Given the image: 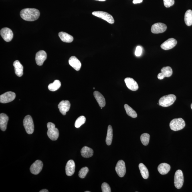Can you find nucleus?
Returning a JSON list of instances; mask_svg holds the SVG:
<instances>
[{"label": "nucleus", "instance_id": "f257e3e1", "mask_svg": "<svg viewBox=\"0 0 192 192\" xmlns=\"http://www.w3.org/2000/svg\"><path fill=\"white\" fill-rule=\"evenodd\" d=\"M20 15L22 18L25 20L33 21L39 18L40 15V12L37 9L26 8L21 11Z\"/></svg>", "mask_w": 192, "mask_h": 192}, {"label": "nucleus", "instance_id": "f03ea898", "mask_svg": "<svg viewBox=\"0 0 192 192\" xmlns=\"http://www.w3.org/2000/svg\"><path fill=\"white\" fill-rule=\"evenodd\" d=\"M177 97L174 94H169L164 96L160 99L159 101V105L164 107L171 106L175 102Z\"/></svg>", "mask_w": 192, "mask_h": 192}, {"label": "nucleus", "instance_id": "7ed1b4c3", "mask_svg": "<svg viewBox=\"0 0 192 192\" xmlns=\"http://www.w3.org/2000/svg\"><path fill=\"white\" fill-rule=\"evenodd\" d=\"M48 131L47 134L51 140H56L58 139L59 136V131L55 127V124L52 122H48L47 124Z\"/></svg>", "mask_w": 192, "mask_h": 192}, {"label": "nucleus", "instance_id": "20e7f679", "mask_svg": "<svg viewBox=\"0 0 192 192\" xmlns=\"http://www.w3.org/2000/svg\"><path fill=\"white\" fill-rule=\"evenodd\" d=\"M170 127L174 131H178L183 129L185 126V123L183 118L174 119L170 123Z\"/></svg>", "mask_w": 192, "mask_h": 192}, {"label": "nucleus", "instance_id": "39448f33", "mask_svg": "<svg viewBox=\"0 0 192 192\" xmlns=\"http://www.w3.org/2000/svg\"><path fill=\"white\" fill-rule=\"evenodd\" d=\"M23 124L27 133L28 134H33L34 130V126L31 116H26L23 120Z\"/></svg>", "mask_w": 192, "mask_h": 192}, {"label": "nucleus", "instance_id": "423d86ee", "mask_svg": "<svg viewBox=\"0 0 192 192\" xmlns=\"http://www.w3.org/2000/svg\"><path fill=\"white\" fill-rule=\"evenodd\" d=\"M92 14L104 20L107 21L110 24H113L114 23V20L112 15L109 14L108 13L102 11H96L93 12Z\"/></svg>", "mask_w": 192, "mask_h": 192}, {"label": "nucleus", "instance_id": "0eeeda50", "mask_svg": "<svg viewBox=\"0 0 192 192\" xmlns=\"http://www.w3.org/2000/svg\"><path fill=\"white\" fill-rule=\"evenodd\" d=\"M184 181L183 172L181 170H178L175 172L174 178V184L175 187L178 189L181 188Z\"/></svg>", "mask_w": 192, "mask_h": 192}, {"label": "nucleus", "instance_id": "6e6552de", "mask_svg": "<svg viewBox=\"0 0 192 192\" xmlns=\"http://www.w3.org/2000/svg\"><path fill=\"white\" fill-rule=\"evenodd\" d=\"M15 97L16 94L14 93L7 92L0 96V102L2 103H7L13 101Z\"/></svg>", "mask_w": 192, "mask_h": 192}, {"label": "nucleus", "instance_id": "1a4fd4ad", "mask_svg": "<svg viewBox=\"0 0 192 192\" xmlns=\"http://www.w3.org/2000/svg\"><path fill=\"white\" fill-rule=\"evenodd\" d=\"M0 33L4 40L6 42H10L13 38V32L11 29L8 27H5L2 29L0 31Z\"/></svg>", "mask_w": 192, "mask_h": 192}, {"label": "nucleus", "instance_id": "9d476101", "mask_svg": "<svg viewBox=\"0 0 192 192\" xmlns=\"http://www.w3.org/2000/svg\"><path fill=\"white\" fill-rule=\"evenodd\" d=\"M115 170L119 177H124L126 173L125 164L123 160L119 161L115 167Z\"/></svg>", "mask_w": 192, "mask_h": 192}, {"label": "nucleus", "instance_id": "9b49d317", "mask_svg": "<svg viewBox=\"0 0 192 192\" xmlns=\"http://www.w3.org/2000/svg\"><path fill=\"white\" fill-rule=\"evenodd\" d=\"M43 164L40 160H37L34 163L32 164L30 168V171L31 173L34 175H37L42 171Z\"/></svg>", "mask_w": 192, "mask_h": 192}, {"label": "nucleus", "instance_id": "f8f14e48", "mask_svg": "<svg viewBox=\"0 0 192 192\" xmlns=\"http://www.w3.org/2000/svg\"><path fill=\"white\" fill-rule=\"evenodd\" d=\"M167 29V26L165 24L162 23L154 24L152 26L151 31L153 33H161L165 32Z\"/></svg>", "mask_w": 192, "mask_h": 192}, {"label": "nucleus", "instance_id": "ddd939ff", "mask_svg": "<svg viewBox=\"0 0 192 192\" xmlns=\"http://www.w3.org/2000/svg\"><path fill=\"white\" fill-rule=\"evenodd\" d=\"M47 57V53L45 51H39L36 55L35 60L37 64L39 66H42L44 61L46 60Z\"/></svg>", "mask_w": 192, "mask_h": 192}, {"label": "nucleus", "instance_id": "4468645a", "mask_svg": "<svg viewBox=\"0 0 192 192\" xmlns=\"http://www.w3.org/2000/svg\"><path fill=\"white\" fill-rule=\"evenodd\" d=\"M71 104L68 100H62L58 105L59 111L63 115H65L70 108Z\"/></svg>", "mask_w": 192, "mask_h": 192}, {"label": "nucleus", "instance_id": "2eb2a0df", "mask_svg": "<svg viewBox=\"0 0 192 192\" xmlns=\"http://www.w3.org/2000/svg\"><path fill=\"white\" fill-rule=\"evenodd\" d=\"M177 41L174 38L167 39L161 45V48L165 50H169L174 48L177 44Z\"/></svg>", "mask_w": 192, "mask_h": 192}, {"label": "nucleus", "instance_id": "dca6fc26", "mask_svg": "<svg viewBox=\"0 0 192 192\" xmlns=\"http://www.w3.org/2000/svg\"><path fill=\"white\" fill-rule=\"evenodd\" d=\"M126 86L129 90L134 91L137 90L138 89L137 83L133 78H126L124 79Z\"/></svg>", "mask_w": 192, "mask_h": 192}, {"label": "nucleus", "instance_id": "f3484780", "mask_svg": "<svg viewBox=\"0 0 192 192\" xmlns=\"http://www.w3.org/2000/svg\"><path fill=\"white\" fill-rule=\"evenodd\" d=\"M75 167V162L73 160H69L67 162L66 166V175L68 176L72 175L74 173Z\"/></svg>", "mask_w": 192, "mask_h": 192}, {"label": "nucleus", "instance_id": "a211bd4d", "mask_svg": "<svg viewBox=\"0 0 192 192\" xmlns=\"http://www.w3.org/2000/svg\"><path fill=\"white\" fill-rule=\"evenodd\" d=\"M69 63L74 70L77 71H80L82 66L81 63L76 57H71L69 59Z\"/></svg>", "mask_w": 192, "mask_h": 192}, {"label": "nucleus", "instance_id": "6ab92c4d", "mask_svg": "<svg viewBox=\"0 0 192 192\" xmlns=\"http://www.w3.org/2000/svg\"><path fill=\"white\" fill-rule=\"evenodd\" d=\"M9 118L6 114L1 113L0 114V128L3 131L7 129V125Z\"/></svg>", "mask_w": 192, "mask_h": 192}, {"label": "nucleus", "instance_id": "aec40b11", "mask_svg": "<svg viewBox=\"0 0 192 192\" xmlns=\"http://www.w3.org/2000/svg\"><path fill=\"white\" fill-rule=\"evenodd\" d=\"M94 96L101 108L104 107L105 105V100L103 95L98 91H95Z\"/></svg>", "mask_w": 192, "mask_h": 192}, {"label": "nucleus", "instance_id": "412c9836", "mask_svg": "<svg viewBox=\"0 0 192 192\" xmlns=\"http://www.w3.org/2000/svg\"><path fill=\"white\" fill-rule=\"evenodd\" d=\"M14 67L15 74L19 77H21L23 74V67L19 61L16 60L13 63Z\"/></svg>", "mask_w": 192, "mask_h": 192}, {"label": "nucleus", "instance_id": "4be33fe9", "mask_svg": "<svg viewBox=\"0 0 192 192\" xmlns=\"http://www.w3.org/2000/svg\"><path fill=\"white\" fill-rule=\"evenodd\" d=\"M171 166L167 163H162L158 166V170L159 173L162 175H165L169 172Z\"/></svg>", "mask_w": 192, "mask_h": 192}, {"label": "nucleus", "instance_id": "5701e85b", "mask_svg": "<svg viewBox=\"0 0 192 192\" xmlns=\"http://www.w3.org/2000/svg\"><path fill=\"white\" fill-rule=\"evenodd\" d=\"M59 36L63 42L67 43L72 42L74 40V37L67 33L61 32L59 33Z\"/></svg>", "mask_w": 192, "mask_h": 192}, {"label": "nucleus", "instance_id": "b1692460", "mask_svg": "<svg viewBox=\"0 0 192 192\" xmlns=\"http://www.w3.org/2000/svg\"><path fill=\"white\" fill-rule=\"evenodd\" d=\"M93 150L90 147L84 146L81 150V155L83 157L89 158L92 157L93 155Z\"/></svg>", "mask_w": 192, "mask_h": 192}, {"label": "nucleus", "instance_id": "393cba45", "mask_svg": "<svg viewBox=\"0 0 192 192\" xmlns=\"http://www.w3.org/2000/svg\"><path fill=\"white\" fill-rule=\"evenodd\" d=\"M139 168L142 177L144 179H147L149 177V172L146 166L142 163L139 164Z\"/></svg>", "mask_w": 192, "mask_h": 192}, {"label": "nucleus", "instance_id": "a878e982", "mask_svg": "<svg viewBox=\"0 0 192 192\" xmlns=\"http://www.w3.org/2000/svg\"><path fill=\"white\" fill-rule=\"evenodd\" d=\"M113 138V130L112 126L109 125L108 127L107 134L106 139V142L107 145L111 144Z\"/></svg>", "mask_w": 192, "mask_h": 192}, {"label": "nucleus", "instance_id": "bb28decb", "mask_svg": "<svg viewBox=\"0 0 192 192\" xmlns=\"http://www.w3.org/2000/svg\"><path fill=\"white\" fill-rule=\"evenodd\" d=\"M184 20L186 24L188 26L192 25V11L191 10H188L186 12Z\"/></svg>", "mask_w": 192, "mask_h": 192}, {"label": "nucleus", "instance_id": "cd10ccee", "mask_svg": "<svg viewBox=\"0 0 192 192\" xmlns=\"http://www.w3.org/2000/svg\"><path fill=\"white\" fill-rule=\"evenodd\" d=\"M124 108L125 109L127 114L128 116L134 118L137 117V115L136 112L128 105L126 104L124 105Z\"/></svg>", "mask_w": 192, "mask_h": 192}, {"label": "nucleus", "instance_id": "c85d7f7f", "mask_svg": "<svg viewBox=\"0 0 192 192\" xmlns=\"http://www.w3.org/2000/svg\"><path fill=\"white\" fill-rule=\"evenodd\" d=\"M61 86V83L60 81L56 80L54 81L52 83H51L49 85V90L52 92H54L59 88Z\"/></svg>", "mask_w": 192, "mask_h": 192}, {"label": "nucleus", "instance_id": "c756f323", "mask_svg": "<svg viewBox=\"0 0 192 192\" xmlns=\"http://www.w3.org/2000/svg\"><path fill=\"white\" fill-rule=\"evenodd\" d=\"M161 73L164 77H169L173 74V71L169 66L164 67L161 70Z\"/></svg>", "mask_w": 192, "mask_h": 192}, {"label": "nucleus", "instance_id": "7c9ffc66", "mask_svg": "<svg viewBox=\"0 0 192 192\" xmlns=\"http://www.w3.org/2000/svg\"><path fill=\"white\" fill-rule=\"evenodd\" d=\"M140 138L142 144L144 146H147L149 143L150 135L147 133L142 134L140 136Z\"/></svg>", "mask_w": 192, "mask_h": 192}, {"label": "nucleus", "instance_id": "2f4dec72", "mask_svg": "<svg viewBox=\"0 0 192 192\" xmlns=\"http://www.w3.org/2000/svg\"><path fill=\"white\" fill-rule=\"evenodd\" d=\"M86 121V118L83 116H81L77 119L75 123V126L77 128H79Z\"/></svg>", "mask_w": 192, "mask_h": 192}, {"label": "nucleus", "instance_id": "473e14b6", "mask_svg": "<svg viewBox=\"0 0 192 192\" xmlns=\"http://www.w3.org/2000/svg\"><path fill=\"white\" fill-rule=\"evenodd\" d=\"M88 172L89 169L88 167H84L82 168L79 172V177L82 179H83L86 177Z\"/></svg>", "mask_w": 192, "mask_h": 192}, {"label": "nucleus", "instance_id": "72a5a7b5", "mask_svg": "<svg viewBox=\"0 0 192 192\" xmlns=\"http://www.w3.org/2000/svg\"><path fill=\"white\" fill-rule=\"evenodd\" d=\"M102 192H111V190L110 186L108 183H104L102 185Z\"/></svg>", "mask_w": 192, "mask_h": 192}, {"label": "nucleus", "instance_id": "f704fd0d", "mask_svg": "<svg viewBox=\"0 0 192 192\" xmlns=\"http://www.w3.org/2000/svg\"><path fill=\"white\" fill-rule=\"evenodd\" d=\"M164 5L166 8H169L175 4V0H163Z\"/></svg>", "mask_w": 192, "mask_h": 192}, {"label": "nucleus", "instance_id": "c9c22d12", "mask_svg": "<svg viewBox=\"0 0 192 192\" xmlns=\"http://www.w3.org/2000/svg\"><path fill=\"white\" fill-rule=\"evenodd\" d=\"M142 48L140 46H138L136 47L135 54L136 56L139 57L141 55L142 53Z\"/></svg>", "mask_w": 192, "mask_h": 192}, {"label": "nucleus", "instance_id": "e433bc0d", "mask_svg": "<svg viewBox=\"0 0 192 192\" xmlns=\"http://www.w3.org/2000/svg\"><path fill=\"white\" fill-rule=\"evenodd\" d=\"M157 77L158 79L160 80H163V79L165 78L161 73H159V74H158Z\"/></svg>", "mask_w": 192, "mask_h": 192}, {"label": "nucleus", "instance_id": "4c0bfd02", "mask_svg": "<svg viewBox=\"0 0 192 192\" xmlns=\"http://www.w3.org/2000/svg\"><path fill=\"white\" fill-rule=\"evenodd\" d=\"M143 0H134L133 3L134 4H136L142 3Z\"/></svg>", "mask_w": 192, "mask_h": 192}, {"label": "nucleus", "instance_id": "58836bf2", "mask_svg": "<svg viewBox=\"0 0 192 192\" xmlns=\"http://www.w3.org/2000/svg\"><path fill=\"white\" fill-rule=\"evenodd\" d=\"M39 192H48V190L46 189H42L41 190V191H39Z\"/></svg>", "mask_w": 192, "mask_h": 192}, {"label": "nucleus", "instance_id": "ea45409f", "mask_svg": "<svg viewBox=\"0 0 192 192\" xmlns=\"http://www.w3.org/2000/svg\"><path fill=\"white\" fill-rule=\"evenodd\" d=\"M96 1H106V0H96Z\"/></svg>", "mask_w": 192, "mask_h": 192}, {"label": "nucleus", "instance_id": "a19ab883", "mask_svg": "<svg viewBox=\"0 0 192 192\" xmlns=\"http://www.w3.org/2000/svg\"><path fill=\"white\" fill-rule=\"evenodd\" d=\"M191 109H192V103L191 104Z\"/></svg>", "mask_w": 192, "mask_h": 192}, {"label": "nucleus", "instance_id": "79ce46f5", "mask_svg": "<svg viewBox=\"0 0 192 192\" xmlns=\"http://www.w3.org/2000/svg\"><path fill=\"white\" fill-rule=\"evenodd\" d=\"M85 192H90V191H85Z\"/></svg>", "mask_w": 192, "mask_h": 192}, {"label": "nucleus", "instance_id": "37998d69", "mask_svg": "<svg viewBox=\"0 0 192 192\" xmlns=\"http://www.w3.org/2000/svg\"><path fill=\"white\" fill-rule=\"evenodd\" d=\"M93 89H94H94H95V88H93Z\"/></svg>", "mask_w": 192, "mask_h": 192}, {"label": "nucleus", "instance_id": "c03bdc74", "mask_svg": "<svg viewBox=\"0 0 192 192\" xmlns=\"http://www.w3.org/2000/svg\"><path fill=\"white\" fill-rule=\"evenodd\" d=\"M101 109H102V108H101Z\"/></svg>", "mask_w": 192, "mask_h": 192}]
</instances>
